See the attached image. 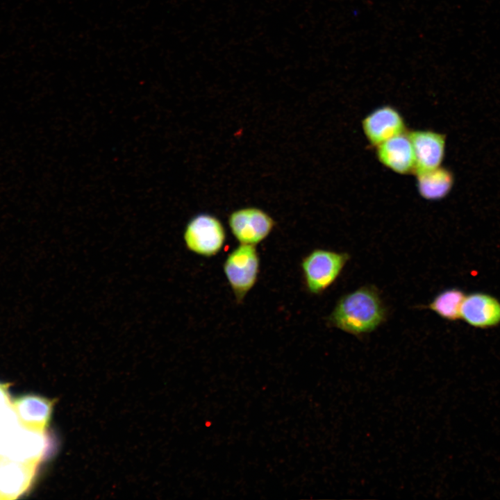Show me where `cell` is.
<instances>
[{
    "label": "cell",
    "mask_w": 500,
    "mask_h": 500,
    "mask_svg": "<svg viewBox=\"0 0 500 500\" xmlns=\"http://www.w3.org/2000/svg\"><path fill=\"white\" fill-rule=\"evenodd\" d=\"M46 445L44 430L25 399L13 401L0 385V498L16 497L27 489Z\"/></svg>",
    "instance_id": "6da1fadb"
},
{
    "label": "cell",
    "mask_w": 500,
    "mask_h": 500,
    "mask_svg": "<svg viewBox=\"0 0 500 500\" xmlns=\"http://www.w3.org/2000/svg\"><path fill=\"white\" fill-rule=\"evenodd\" d=\"M386 317V308L377 289L364 285L341 297L327 322L330 326L361 336L376 330Z\"/></svg>",
    "instance_id": "7a4b0ae2"
},
{
    "label": "cell",
    "mask_w": 500,
    "mask_h": 500,
    "mask_svg": "<svg viewBox=\"0 0 500 500\" xmlns=\"http://www.w3.org/2000/svg\"><path fill=\"white\" fill-rule=\"evenodd\" d=\"M349 260L346 252L315 249L301 260L304 283L312 294H320L338 279Z\"/></svg>",
    "instance_id": "3957f363"
},
{
    "label": "cell",
    "mask_w": 500,
    "mask_h": 500,
    "mask_svg": "<svg viewBox=\"0 0 500 500\" xmlns=\"http://www.w3.org/2000/svg\"><path fill=\"white\" fill-rule=\"evenodd\" d=\"M260 258L256 245L240 244L226 256L223 270L238 303L257 282Z\"/></svg>",
    "instance_id": "277c9868"
},
{
    "label": "cell",
    "mask_w": 500,
    "mask_h": 500,
    "mask_svg": "<svg viewBox=\"0 0 500 500\" xmlns=\"http://www.w3.org/2000/svg\"><path fill=\"white\" fill-rule=\"evenodd\" d=\"M187 249L203 257L218 254L226 241V231L220 220L208 213H199L188 222L183 233Z\"/></svg>",
    "instance_id": "5b68a950"
},
{
    "label": "cell",
    "mask_w": 500,
    "mask_h": 500,
    "mask_svg": "<svg viewBox=\"0 0 500 500\" xmlns=\"http://www.w3.org/2000/svg\"><path fill=\"white\" fill-rule=\"evenodd\" d=\"M230 230L240 244L256 245L271 233L276 222L263 210L246 207L232 212L228 219Z\"/></svg>",
    "instance_id": "8992f818"
},
{
    "label": "cell",
    "mask_w": 500,
    "mask_h": 500,
    "mask_svg": "<svg viewBox=\"0 0 500 500\" xmlns=\"http://www.w3.org/2000/svg\"><path fill=\"white\" fill-rule=\"evenodd\" d=\"M362 128L368 142L375 147L407 132L403 116L391 106L378 107L369 113L362 121Z\"/></svg>",
    "instance_id": "52a82bcc"
},
{
    "label": "cell",
    "mask_w": 500,
    "mask_h": 500,
    "mask_svg": "<svg viewBox=\"0 0 500 500\" xmlns=\"http://www.w3.org/2000/svg\"><path fill=\"white\" fill-rule=\"evenodd\" d=\"M412 143L415 167L413 174L441 166L445 155L446 135L431 130L407 131Z\"/></svg>",
    "instance_id": "ba28073f"
},
{
    "label": "cell",
    "mask_w": 500,
    "mask_h": 500,
    "mask_svg": "<svg viewBox=\"0 0 500 500\" xmlns=\"http://www.w3.org/2000/svg\"><path fill=\"white\" fill-rule=\"evenodd\" d=\"M460 319L474 328L497 326L500 324V301L484 292L470 293L462 303Z\"/></svg>",
    "instance_id": "9c48e42d"
},
{
    "label": "cell",
    "mask_w": 500,
    "mask_h": 500,
    "mask_svg": "<svg viewBox=\"0 0 500 500\" xmlns=\"http://www.w3.org/2000/svg\"><path fill=\"white\" fill-rule=\"evenodd\" d=\"M376 148L378 160L387 168L399 174L414 173L415 153L407 132L383 142Z\"/></svg>",
    "instance_id": "30bf717a"
},
{
    "label": "cell",
    "mask_w": 500,
    "mask_h": 500,
    "mask_svg": "<svg viewBox=\"0 0 500 500\" xmlns=\"http://www.w3.org/2000/svg\"><path fill=\"white\" fill-rule=\"evenodd\" d=\"M415 176L419 194L422 198L429 201L440 200L446 197L454 183L453 173L442 166L417 173Z\"/></svg>",
    "instance_id": "8fae6325"
},
{
    "label": "cell",
    "mask_w": 500,
    "mask_h": 500,
    "mask_svg": "<svg viewBox=\"0 0 500 500\" xmlns=\"http://www.w3.org/2000/svg\"><path fill=\"white\" fill-rule=\"evenodd\" d=\"M465 295L456 288H448L438 293L426 306L447 321L460 319V308Z\"/></svg>",
    "instance_id": "7c38bea8"
}]
</instances>
